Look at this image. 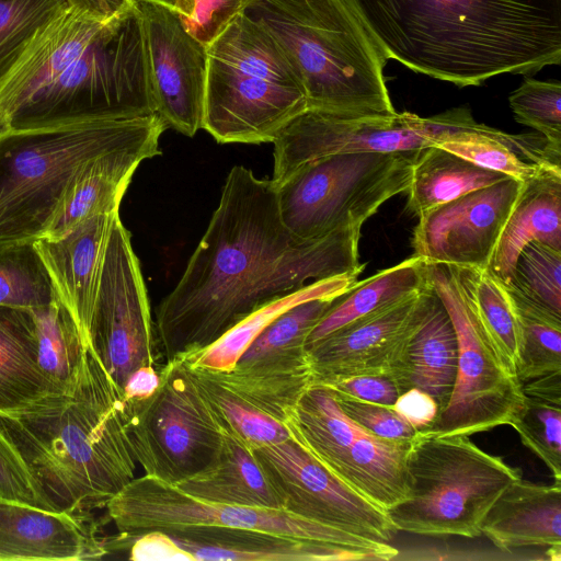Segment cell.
I'll return each instance as SVG.
<instances>
[{"instance_id":"1","label":"cell","mask_w":561,"mask_h":561,"mask_svg":"<svg viewBox=\"0 0 561 561\" xmlns=\"http://www.w3.org/2000/svg\"><path fill=\"white\" fill-rule=\"evenodd\" d=\"M360 230L296 238L282 221L273 181L234 165L180 280L156 309L165 362L209 346L261 306L309 283L359 275Z\"/></svg>"},{"instance_id":"2","label":"cell","mask_w":561,"mask_h":561,"mask_svg":"<svg viewBox=\"0 0 561 561\" xmlns=\"http://www.w3.org/2000/svg\"><path fill=\"white\" fill-rule=\"evenodd\" d=\"M386 58L463 88L561 62V0H347Z\"/></svg>"},{"instance_id":"3","label":"cell","mask_w":561,"mask_h":561,"mask_svg":"<svg viewBox=\"0 0 561 561\" xmlns=\"http://www.w3.org/2000/svg\"><path fill=\"white\" fill-rule=\"evenodd\" d=\"M0 431L59 511L105 508L135 478L123 391L89 344L61 387L0 410Z\"/></svg>"},{"instance_id":"4","label":"cell","mask_w":561,"mask_h":561,"mask_svg":"<svg viewBox=\"0 0 561 561\" xmlns=\"http://www.w3.org/2000/svg\"><path fill=\"white\" fill-rule=\"evenodd\" d=\"M244 13L276 41L307 108L340 116L396 114L387 58L347 0H251Z\"/></svg>"},{"instance_id":"5","label":"cell","mask_w":561,"mask_h":561,"mask_svg":"<svg viewBox=\"0 0 561 561\" xmlns=\"http://www.w3.org/2000/svg\"><path fill=\"white\" fill-rule=\"evenodd\" d=\"M167 128L158 114L0 131V245L45 236L80 171Z\"/></svg>"},{"instance_id":"6","label":"cell","mask_w":561,"mask_h":561,"mask_svg":"<svg viewBox=\"0 0 561 561\" xmlns=\"http://www.w3.org/2000/svg\"><path fill=\"white\" fill-rule=\"evenodd\" d=\"M206 48L202 129L217 142H273L307 108L305 90L285 54L245 13Z\"/></svg>"},{"instance_id":"7","label":"cell","mask_w":561,"mask_h":561,"mask_svg":"<svg viewBox=\"0 0 561 561\" xmlns=\"http://www.w3.org/2000/svg\"><path fill=\"white\" fill-rule=\"evenodd\" d=\"M156 114L141 13L135 2L108 19L68 68L0 131Z\"/></svg>"},{"instance_id":"8","label":"cell","mask_w":561,"mask_h":561,"mask_svg":"<svg viewBox=\"0 0 561 561\" xmlns=\"http://www.w3.org/2000/svg\"><path fill=\"white\" fill-rule=\"evenodd\" d=\"M522 470L466 435L419 432L407 457V497L386 511L397 530L474 538L501 493Z\"/></svg>"},{"instance_id":"9","label":"cell","mask_w":561,"mask_h":561,"mask_svg":"<svg viewBox=\"0 0 561 561\" xmlns=\"http://www.w3.org/2000/svg\"><path fill=\"white\" fill-rule=\"evenodd\" d=\"M419 151L335 153L300 165L275 185L284 226L300 240L363 226L408 191Z\"/></svg>"},{"instance_id":"10","label":"cell","mask_w":561,"mask_h":561,"mask_svg":"<svg viewBox=\"0 0 561 561\" xmlns=\"http://www.w3.org/2000/svg\"><path fill=\"white\" fill-rule=\"evenodd\" d=\"M159 374L149 398L124 401L127 430L145 474L176 485L216 462L224 431L185 358L167 360Z\"/></svg>"},{"instance_id":"11","label":"cell","mask_w":561,"mask_h":561,"mask_svg":"<svg viewBox=\"0 0 561 561\" xmlns=\"http://www.w3.org/2000/svg\"><path fill=\"white\" fill-rule=\"evenodd\" d=\"M105 508L125 541L149 530L205 526L251 529L344 546L365 551L375 560H391L398 554L389 542L355 536L283 508L205 502L147 474L135 477L107 502Z\"/></svg>"},{"instance_id":"12","label":"cell","mask_w":561,"mask_h":561,"mask_svg":"<svg viewBox=\"0 0 561 561\" xmlns=\"http://www.w3.org/2000/svg\"><path fill=\"white\" fill-rule=\"evenodd\" d=\"M428 282L454 325L458 365L448 404L422 432L469 436L510 425L525 398L516 374L469 302L451 267L428 263Z\"/></svg>"},{"instance_id":"13","label":"cell","mask_w":561,"mask_h":561,"mask_svg":"<svg viewBox=\"0 0 561 561\" xmlns=\"http://www.w3.org/2000/svg\"><path fill=\"white\" fill-rule=\"evenodd\" d=\"M474 123L467 107L431 117L403 112L389 116H340L306 108L277 134L272 181L283 182L300 165L345 152L417 151L435 146L445 134Z\"/></svg>"},{"instance_id":"14","label":"cell","mask_w":561,"mask_h":561,"mask_svg":"<svg viewBox=\"0 0 561 561\" xmlns=\"http://www.w3.org/2000/svg\"><path fill=\"white\" fill-rule=\"evenodd\" d=\"M88 344L122 391L138 368L160 371L165 363L131 236L119 216L106 247Z\"/></svg>"},{"instance_id":"15","label":"cell","mask_w":561,"mask_h":561,"mask_svg":"<svg viewBox=\"0 0 561 561\" xmlns=\"http://www.w3.org/2000/svg\"><path fill=\"white\" fill-rule=\"evenodd\" d=\"M253 451L283 510L382 542L391 541L398 531L385 510L352 489L291 437Z\"/></svg>"},{"instance_id":"16","label":"cell","mask_w":561,"mask_h":561,"mask_svg":"<svg viewBox=\"0 0 561 561\" xmlns=\"http://www.w3.org/2000/svg\"><path fill=\"white\" fill-rule=\"evenodd\" d=\"M135 2L144 22L156 114L167 128L193 137L203 125L207 48L184 30L173 9Z\"/></svg>"},{"instance_id":"17","label":"cell","mask_w":561,"mask_h":561,"mask_svg":"<svg viewBox=\"0 0 561 561\" xmlns=\"http://www.w3.org/2000/svg\"><path fill=\"white\" fill-rule=\"evenodd\" d=\"M523 183L507 178L422 213L414 255L427 263L486 268Z\"/></svg>"},{"instance_id":"18","label":"cell","mask_w":561,"mask_h":561,"mask_svg":"<svg viewBox=\"0 0 561 561\" xmlns=\"http://www.w3.org/2000/svg\"><path fill=\"white\" fill-rule=\"evenodd\" d=\"M430 283V282H428ZM431 286L394 305L362 317L307 347L313 385L390 374L421 322Z\"/></svg>"},{"instance_id":"19","label":"cell","mask_w":561,"mask_h":561,"mask_svg":"<svg viewBox=\"0 0 561 561\" xmlns=\"http://www.w3.org/2000/svg\"><path fill=\"white\" fill-rule=\"evenodd\" d=\"M92 513L48 511L0 496V561H82L110 554Z\"/></svg>"},{"instance_id":"20","label":"cell","mask_w":561,"mask_h":561,"mask_svg":"<svg viewBox=\"0 0 561 561\" xmlns=\"http://www.w3.org/2000/svg\"><path fill=\"white\" fill-rule=\"evenodd\" d=\"M118 211L92 216L66 234L34 242L54 289L73 318L84 345L111 230Z\"/></svg>"},{"instance_id":"21","label":"cell","mask_w":561,"mask_h":561,"mask_svg":"<svg viewBox=\"0 0 561 561\" xmlns=\"http://www.w3.org/2000/svg\"><path fill=\"white\" fill-rule=\"evenodd\" d=\"M106 21L69 7L34 36L0 80V130L81 55Z\"/></svg>"},{"instance_id":"22","label":"cell","mask_w":561,"mask_h":561,"mask_svg":"<svg viewBox=\"0 0 561 561\" xmlns=\"http://www.w3.org/2000/svg\"><path fill=\"white\" fill-rule=\"evenodd\" d=\"M207 371L240 398L280 422L313 386L307 346L297 343L274 344L254 339L231 369Z\"/></svg>"},{"instance_id":"23","label":"cell","mask_w":561,"mask_h":561,"mask_svg":"<svg viewBox=\"0 0 561 561\" xmlns=\"http://www.w3.org/2000/svg\"><path fill=\"white\" fill-rule=\"evenodd\" d=\"M181 546L192 561H371L369 553L265 531L187 527L162 530Z\"/></svg>"},{"instance_id":"24","label":"cell","mask_w":561,"mask_h":561,"mask_svg":"<svg viewBox=\"0 0 561 561\" xmlns=\"http://www.w3.org/2000/svg\"><path fill=\"white\" fill-rule=\"evenodd\" d=\"M159 139L115 149L90 161L70 185L42 238H59L92 216L118 211L138 165L161 153Z\"/></svg>"},{"instance_id":"25","label":"cell","mask_w":561,"mask_h":561,"mask_svg":"<svg viewBox=\"0 0 561 561\" xmlns=\"http://www.w3.org/2000/svg\"><path fill=\"white\" fill-rule=\"evenodd\" d=\"M458 365V342L451 320L431 287L427 306L401 357L390 371L400 394L416 388L430 394L438 414L451 397Z\"/></svg>"},{"instance_id":"26","label":"cell","mask_w":561,"mask_h":561,"mask_svg":"<svg viewBox=\"0 0 561 561\" xmlns=\"http://www.w3.org/2000/svg\"><path fill=\"white\" fill-rule=\"evenodd\" d=\"M481 530L503 551L561 546V482L514 481L491 506Z\"/></svg>"},{"instance_id":"27","label":"cell","mask_w":561,"mask_h":561,"mask_svg":"<svg viewBox=\"0 0 561 561\" xmlns=\"http://www.w3.org/2000/svg\"><path fill=\"white\" fill-rule=\"evenodd\" d=\"M435 146L522 182L561 174V148L539 133L514 135L476 123L443 135Z\"/></svg>"},{"instance_id":"28","label":"cell","mask_w":561,"mask_h":561,"mask_svg":"<svg viewBox=\"0 0 561 561\" xmlns=\"http://www.w3.org/2000/svg\"><path fill=\"white\" fill-rule=\"evenodd\" d=\"M534 241L561 251V174L523 183L486 268L506 284L518 254Z\"/></svg>"},{"instance_id":"29","label":"cell","mask_w":561,"mask_h":561,"mask_svg":"<svg viewBox=\"0 0 561 561\" xmlns=\"http://www.w3.org/2000/svg\"><path fill=\"white\" fill-rule=\"evenodd\" d=\"M222 431V448L216 462L174 486L205 502L282 508L280 500L254 451L231 433Z\"/></svg>"},{"instance_id":"30","label":"cell","mask_w":561,"mask_h":561,"mask_svg":"<svg viewBox=\"0 0 561 561\" xmlns=\"http://www.w3.org/2000/svg\"><path fill=\"white\" fill-rule=\"evenodd\" d=\"M412 439L382 438L359 427L336 476L387 511L407 497V457Z\"/></svg>"},{"instance_id":"31","label":"cell","mask_w":561,"mask_h":561,"mask_svg":"<svg viewBox=\"0 0 561 561\" xmlns=\"http://www.w3.org/2000/svg\"><path fill=\"white\" fill-rule=\"evenodd\" d=\"M428 263L413 255L356 282L340 295L307 339V347L337 329L427 288Z\"/></svg>"},{"instance_id":"32","label":"cell","mask_w":561,"mask_h":561,"mask_svg":"<svg viewBox=\"0 0 561 561\" xmlns=\"http://www.w3.org/2000/svg\"><path fill=\"white\" fill-rule=\"evenodd\" d=\"M61 386L54 385L38 365L32 311L0 306V410L14 408Z\"/></svg>"},{"instance_id":"33","label":"cell","mask_w":561,"mask_h":561,"mask_svg":"<svg viewBox=\"0 0 561 561\" xmlns=\"http://www.w3.org/2000/svg\"><path fill=\"white\" fill-rule=\"evenodd\" d=\"M283 423L290 437L336 474L359 426L341 410L334 392L313 385Z\"/></svg>"},{"instance_id":"34","label":"cell","mask_w":561,"mask_h":561,"mask_svg":"<svg viewBox=\"0 0 561 561\" xmlns=\"http://www.w3.org/2000/svg\"><path fill=\"white\" fill-rule=\"evenodd\" d=\"M507 176L480 167L437 146L420 150L408 188L409 211L415 216Z\"/></svg>"},{"instance_id":"35","label":"cell","mask_w":561,"mask_h":561,"mask_svg":"<svg viewBox=\"0 0 561 561\" xmlns=\"http://www.w3.org/2000/svg\"><path fill=\"white\" fill-rule=\"evenodd\" d=\"M357 276L351 274L312 282L275 298L242 319L209 346L182 357L193 368L210 371L229 370L260 332L280 313L306 300L340 296L357 282Z\"/></svg>"},{"instance_id":"36","label":"cell","mask_w":561,"mask_h":561,"mask_svg":"<svg viewBox=\"0 0 561 561\" xmlns=\"http://www.w3.org/2000/svg\"><path fill=\"white\" fill-rule=\"evenodd\" d=\"M449 266L508 367L516 374L520 328L505 287L488 268Z\"/></svg>"},{"instance_id":"37","label":"cell","mask_w":561,"mask_h":561,"mask_svg":"<svg viewBox=\"0 0 561 561\" xmlns=\"http://www.w3.org/2000/svg\"><path fill=\"white\" fill-rule=\"evenodd\" d=\"M193 376L222 428L251 450L290 438L283 422L250 404L207 370L191 367Z\"/></svg>"},{"instance_id":"38","label":"cell","mask_w":561,"mask_h":561,"mask_svg":"<svg viewBox=\"0 0 561 561\" xmlns=\"http://www.w3.org/2000/svg\"><path fill=\"white\" fill-rule=\"evenodd\" d=\"M506 289V288H505ZM508 293L520 328L516 376L525 382L561 371V318Z\"/></svg>"},{"instance_id":"39","label":"cell","mask_w":561,"mask_h":561,"mask_svg":"<svg viewBox=\"0 0 561 561\" xmlns=\"http://www.w3.org/2000/svg\"><path fill=\"white\" fill-rule=\"evenodd\" d=\"M30 310L36 328L38 365L54 385L61 386L85 347L79 329L58 297L47 306Z\"/></svg>"},{"instance_id":"40","label":"cell","mask_w":561,"mask_h":561,"mask_svg":"<svg viewBox=\"0 0 561 561\" xmlns=\"http://www.w3.org/2000/svg\"><path fill=\"white\" fill-rule=\"evenodd\" d=\"M56 298L34 242L0 245V306L35 309Z\"/></svg>"},{"instance_id":"41","label":"cell","mask_w":561,"mask_h":561,"mask_svg":"<svg viewBox=\"0 0 561 561\" xmlns=\"http://www.w3.org/2000/svg\"><path fill=\"white\" fill-rule=\"evenodd\" d=\"M502 285L561 318V251L536 241L528 243L518 254L510 280Z\"/></svg>"},{"instance_id":"42","label":"cell","mask_w":561,"mask_h":561,"mask_svg":"<svg viewBox=\"0 0 561 561\" xmlns=\"http://www.w3.org/2000/svg\"><path fill=\"white\" fill-rule=\"evenodd\" d=\"M69 7L67 0H0V80L34 36Z\"/></svg>"},{"instance_id":"43","label":"cell","mask_w":561,"mask_h":561,"mask_svg":"<svg viewBox=\"0 0 561 561\" xmlns=\"http://www.w3.org/2000/svg\"><path fill=\"white\" fill-rule=\"evenodd\" d=\"M524 397L510 425L548 467L556 482H561V403Z\"/></svg>"},{"instance_id":"44","label":"cell","mask_w":561,"mask_h":561,"mask_svg":"<svg viewBox=\"0 0 561 561\" xmlns=\"http://www.w3.org/2000/svg\"><path fill=\"white\" fill-rule=\"evenodd\" d=\"M515 119L541 134L552 146L561 148V84L528 76L508 96Z\"/></svg>"},{"instance_id":"45","label":"cell","mask_w":561,"mask_h":561,"mask_svg":"<svg viewBox=\"0 0 561 561\" xmlns=\"http://www.w3.org/2000/svg\"><path fill=\"white\" fill-rule=\"evenodd\" d=\"M251 0H176L173 11L184 30L204 46L211 44Z\"/></svg>"},{"instance_id":"46","label":"cell","mask_w":561,"mask_h":561,"mask_svg":"<svg viewBox=\"0 0 561 561\" xmlns=\"http://www.w3.org/2000/svg\"><path fill=\"white\" fill-rule=\"evenodd\" d=\"M0 496L48 511H57L18 450L1 431Z\"/></svg>"},{"instance_id":"47","label":"cell","mask_w":561,"mask_h":561,"mask_svg":"<svg viewBox=\"0 0 561 561\" xmlns=\"http://www.w3.org/2000/svg\"><path fill=\"white\" fill-rule=\"evenodd\" d=\"M334 396L345 415L373 435L388 439H412L419 434L392 405L366 402L335 392Z\"/></svg>"},{"instance_id":"48","label":"cell","mask_w":561,"mask_h":561,"mask_svg":"<svg viewBox=\"0 0 561 561\" xmlns=\"http://www.w3.org/2000/svg\"><path fill=\"white\" fill-rule=\"evenodd\" d=\"M323 386L337 394L383 405H392L400 396V390L389 374L358 375Z\"/></svg>"},{"instance_id":"49","label":"cell","mask_w":561,"mask_h":561,"mask_svg":"<svg viewBox=\"0 0 561 561\" xmlns=\"http://www.w3.org/2000/svg\"><path fill=\"white\" fill-rule=\"evenodd\" d=\"M129 560L134 561H192L190 554L172 536L162 530H149L131 538Z\"/></svg>"},{"instance_id":"50","label":"cell","mask_w":561,"mask_h":561,"mask_svg":"<svg viewBox=\"0 0 561 561\" xmlns=\"http://www.w3.org/2000/svg\"><path fill=\"white\" fill-rule=\"evenodd\" d=\"M392 408L419 432L427 430L438 415L436 401L430 394L416 388L402 392Z\"/></svg>"},{"instance_id":"51","label":"cell","mask_w":561,"mask_h":561,"mask_svg":"<svg viewBox=\"0 0 561 561\" xmlns=\"http://www.w3.org/2000/svg\"><path fill=\"white\" fill-rule=\"evenodd\" d=\"M160 374L154 367L144 366L135 370L123 389L125 402H138L149 398L158 388Z\"/></svg>"},{"instance_id":"52","label":"cell","mask_w":561,"mask_h":561,"mask_svg":"<svg viewBox=\"0 0 561 561\" xmlns=\"http://www.w3.org/2000/svg\"><path fill=\"white\" fill-rule=\"evenodd\" d=\"M520 386L526 397L561 403V371L522 382Z\"/></svg>"},{"instance_id":"53","label":"cell","mask_w":561,"mask_h":561,"mask_svg":"<svg viewBox=\"0 0 561 561\" xmlns=\"http://www.w3.org/2000/svg\"><path fill=\"white\" fill-rule=\"evenodd\" d=\"M75 10L99 19L108 20L128 7L133 0H67Z\"/></svg>"},{"instance_id":"54","label":"cell","mask_w":561,"mask_h":561,"mask_svg":"<svg viewBox=\"0 0 561 561\" xmlns=\"http://www.w3.org/2000/svg\"><path fill=\"white\" fill-rule=\"evenodd\" d=\"M140 1L157 2V3H161L163 5H167V7L171 8V9L174 8L175 2H176V0H140Z\"/></svg>"}]
</instances>
